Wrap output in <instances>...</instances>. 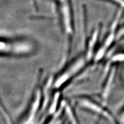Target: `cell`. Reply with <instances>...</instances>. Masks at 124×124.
<instances>
[{
    "label": "cell",
    "instance_id": "cell-8",
    "mask_svg": "<svg viewBox=\"0 0 124 124\" xmlns=\"http://www.w3.org/2000/svg\"><path fill=\"white\" fill-rule=\"evenodd\" d=\"M106 1H111L112 2L117 4L118 5L122 7H124V0H106Z\"/></svg>",
    "mask_w": 124,
    "mask_h": 124
},
{
    "label": "cell",
    "instance_id": "cell-4",
    "mask_svg": "<svg viewBox=\"0 0 124 124\" xmlns=\"http://www.w3.org/2000/svg\"><path fill=\"white\" fill-rule=\"evenodd\" d=\"M78 104L83 108L90 111L93 113L105 118L111 122L114 123L115 120L107 109L103 106L87 98H80L78 99Z\"/></svg>",
    "mask_w": 124,
    "mask_h": 124
},
{
    "label": "cell",
    "instance_id": "cell-5",
    "mask_svg": "<svg viewBox=\"0 0 124 124\" xmlns=\"http://www.w3.org/2000/svg\"><path fill=\"white\" fill-rule=\"evenodd\" d=\"M42 102V92L40 89H38L34 95L33 99L27 111L20 122V124H31L35 118L37 112L40 108Z\"/></svg>",
    "mask_w": 124,
    "mask_h": 124
},
{
    "label": "cell",
    "instance_id": "cell-6",
    "mask_svg": "<svg viewBox=\"0 0 124 124\" xmlns=\"http://www.w3.org/2000/svg\"><path fill=\"white\" fill-rule=\"evenodd\" d=\"M100 31V27L96 29L93 32L88 41L86 46V55L85 56L86 61H90L94 58L95 53V48L98 40Z\"/></svg>",
    "mask_w": 124,
    "mask_h": 124
},
{
    "label": "cell",
    "instance_id": "cell-3",
    "mask_svg": "<svg viewBox=\"0 0 124 124\" xmlns=\"http://www.w3.org/2000/svg\"><path fill=\"white\" fill-rule=\"evenodd\" d=\"M86 62L85 57H80L72 62L71 65L54 81L53 86L54 88L56 89L61 88L83 68Z\"/></svg>",
    "mask_w": 124,
    "mask_h": 124
},
{
    "label": "cell",
    "instance_id": "cell-1",
    "mask_svg": "<svg viewBox=\"0 0 124 124\" xmlns=\"http://www.w3.org/2000/svg\"><path fill=\"white\" fill-rule=\"evenodd\" d=\"M31 49V45L27 42L0 39V56L24 55Z\"/></svg>",
    "mask_w": 124,
    "mask_h": 124
},
{
    "label": "cell",
    "instance_id": "cell-7",
    "mask_svg": "<svg viewBox=\"0 0 124 124\" xmlns=\"http://www.w3.org/2000/svg\"><path fill=\"white\" fill-rule=\"evenodd\" d=\"M111 62H124V53H117L111 57Z\"/></svg>",
    "mask_w": 124,
    "mask_h": 124
},
{
    "label": "cell",
    "instance_id": "cell-2",
    "mask_svg": "<svg viewBox=\"0 0 124 124\" xmlns=\"http://www.w3.org/2000/svg\"><path fill=\"white\" fill-rule=\"evenodd\" d=\"M60 12L63 30L67 36L71 37L73 34V15L70 0H55Z\"/></svg>",
    "mask_w": 124,
    "mask_h": 124
}]
</instances>
